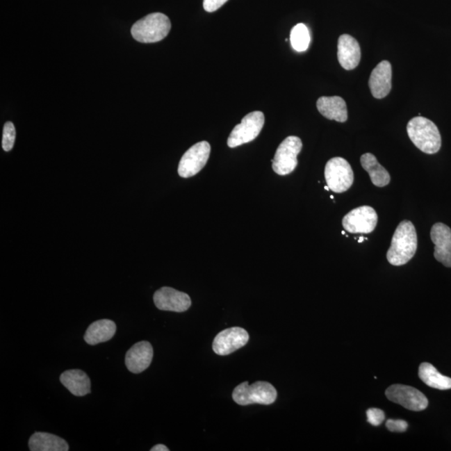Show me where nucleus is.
Here are the masks:
<instances>
[{"mask_svg":"<svg viewBox=\"0 0 451 451\" xmlns=\"http://www.w3.org/2000/svg\"><path fill=\"white\" fill-rule=\"evenodd\" d=\"M117 332V325L110 320H101L92 322L85 334V341L90 345L110 341Z\"/></svg>","mask_w":451,"mask_h":451,"instance_id":"6ab92c4d","label":"nucleus"},{"mask_svg":"<svg viewBox=\"0 0 451 451\" xmlns=\"http://www.w3.org/2000/svg\"><path fill=\"white\" fill-rule=\"evenodd\" d=\"M62 384L74 396H85L92 392V383L89 376L81 370H69L62 373Z\"/></svg>","mask_w":451,"mask_h":451,"instance_id":"f3484780","label":"nucleus"},{"mask_svg":"<svg viewBox=\"0 0 451 451\" xmlns=\"http://www.w3.org/2000/svg\"><path fill=\"white\" fill-rule=\"evenodd\" d=\"M325 189L327 190V191H329L330 190L328 186H326V187H325Z\"/></svg>","mask_w":451,"mask_h":451,"instance_id":"c85d7f7f","label":"nucleus"},{"mask_svg":"<svg viewBox=\"0 0 451 451\" xmlns=\"http://www.w3.org/2000/svg\"><path fill=\"white\" fill-rule=\"evenodd\" d=\"M15 128L12 122H6L3 126L2 147L6 151H10L14 147L15 142Z\"/></svg>","mask_w":451,"mask_h":451,"instance_id":"b1692460","label":"nucleus"},{"mask_svg":"<svg viewBox=\"0 0 451 451\" xmlns=\"http://www.w3.org/2000/svg\"><path fill=\"white\" fill-rule=\"evenodd\" d=\"M419 377L428 386L437 390L446 391L451 388V379L442 375L429 363H421L419 368Z\"/></svg>","mask_w":451,"mask_h":451,"instance_id":"4be33fe9","label":"nucleus"},{"mask_svg":"<svg viewBox=\"0 0 451 451\" xmlns=\"http://www.w3.org/2000/svg\"><path fill=\"white\" fill-rule=\"evenodd\" d=\"M278 396L276 388L271 384L258 382L249 386L243 382L235 388L233 399L239 405L260 404L269 405L274 404Z\"/></svg>","mask_w":451,"mask_h":451,"instance_id":"20e7f679","label":"nucleus"},{"mask_svg":"<svg viewBox=\"0 0 451 451\" xmlns=\"http://www.w3.org/2000/svg\"><path fill=\"white\" fill-rule=\"evenodd\" d=\"M229 1V0H204V8L206 12L212 13L219 9Z\"/></svg>","mask_w":451,"mask_h":451,"instance_id":"bb28decb","label":"nucleus"},{"mask_svg":"<svg viewBox=\"0 0 451 451\" xmlns=\"http://www.w3.org/2000/svg\"><path fill=\"white\" fill-rule=\"evenodd\" d=\"M171 28L172 24L167 15L153 13L136 22L131 28V35L140 43H156L164 40Z\"/></svg>","mask_w":451,"mask_h":451,"instance_id":"7ed1b4c3","label":"nucleus"},{"mask_svg":"<svg viewBox=\"0 0 451 451\" xmlns=\"http://www.w3.org/2000/svg\"><path fill=\"white\" fill-rule=\"evenodd\" d=\"M303 148V143L297 136H288L277 149L272 160V169L280 176L292 173L297 165V156Z\"/></svg>","mask_w":451,"mask_h":451,"instance_id":"423d86ee","label":"nucleus"},{"mask_svg":"<svg viewBox=\"0 0 451 451\" xmlns=\"http://www.w3.org/2000/svg\"><path fill=\"white\" fill-rule=\"evenodd\" d=\"M310 34L304 24H297L293 27L290 34L292 47L297 52L307 51L310 44Z\"/></svg>","mask_w":451,"mask_h":451,"instance_id":"5701e85b","label":"nucleus"},{"mask_svg":"<svg viewBox=\"0 0 451 451\" xmlns=\"http://www.w3.org/2000/svg\"><path fill=\"white\" fill-rule=\"evenodd\" d=\"M418 238L415 226L411 221L401 222L393 236L387 252L388 262L393 266H402L416 255Z\"/></svg>","mask_w":451,"mask_h":451,"instance_id":"f257e3e1","label":"nucleus"},{"mask_svg":"<svg viewBox=\"0 0 451 451\" xmlns=\"http://www.w3.org/2000/svg\"><path fill=\"white\" fill-rule=\"evenodd\" d=\"M211 146L208 142H198L181 157L178 174L181 177L189 178L197 175L204 168L209 159Z\"/></svg>","mask_w":451,"mask_h":451,"instance_id":"1a4fd4ad","label":"nucleus"},{"mask_svg":"<svg viewBox=\"0 0 451 451\" xmlns=\"http://www.w3.org/2000/svg\"><path fill=\"white\" fill-rule=\"evenodd\" d=\"M386 426L390 432L398 433L407 432L408 428L407 422L402 420H388Z\"/></svg>","mask_w":451,"mask_h":451,"instance_id":"a878e982","label":"nucleus"},{"mask_svg":"<svg viewBox=\"0 0 451 451\" xmlns=\"http://www.w3.org/2000/svg\"><path fill=\"white\" fill-rule=\"evenodd\" d=\"M265 117L261 111H254L244 117L241 123L231 131L227 146L231 148L242 146L258 138L264 126Z\"/></svg>","mask_w":451,"mask_h":451,"instance_id":"0eeeda50","label":"nucleus"},{"mask_svg":"<svg viewBox=\"0 0 451 451\" xmlns=\"http://www.w3.org/2000/svg\"><path fill=\"white\" fill-rule=\"evenodd\" d=\"M31 451H68V443L56 434L35 432L28 441Z\"/></svg>","mask_w":451,"mask_h":451,"instance_id":"aec40b11","label":"nucleus"},{"mask_svg":"<svg viewBox=\"0 0 451 451\" xmlns=\"http://www.w3.org/2000/svg\"><path fill=\"white\" fill-rule=\"evenodd\" d=\"M409 139L422 152L436 154L441 150V136L436 124L425 117H413L407 125Z\"/></svg>","mask_w":451,"mask_h":451,"instance_id":"f03ea898","label":"nucleus"},{"mask_svg":"<svg viewBox=\"0 0 451 451\" xmlns=\"http://www.w3.org/2000/svg\"><path fill=\"white\" fill-rule=\"evenodd\" d=\"M430 238L434 244V259L445 267L451 268V229L450 227L444 223H436L430 231Z\"/></svg>","mask_w":451,"mask_h":451,"instance_id":"ddd939ff","label":"nucleus"},{"mask_svg":"<svg viewBox=\"0 0 451 451\" xmlns=\"http://www.w3.org/2000/svg\"><path fill=\"white\" fill-rule=\"evenodd\" d=\"M317 108L327 119L341 123L347 122V106L342 97H322L317 101Z\"/></svg>","mask_w":451,"mask_h":451,"instance_id":"a211bd4d","label":"nucleus"},{"mask_svg":"<svg viewBox=\"0 0 451 451\" xmlns=\"http://www.w3.org/2000/svg\"><path fill=\"white\" fill-rule=\"evenodd\" d=\"M325 176L327 186L334 192H345L354 184L353 169L342 157H334L327 163Z\"/></svg>","mask_w":451,"mask_h":451,"instance_id":"39448f33","label":"nucleus"},{"mask_svg":"<svg viewBox=\"0 0 451 451\" xmlns=\"http://www.w3.org/2000/svg\"><path fill=\"white\" fill-rule=\"evenodd\" d=\"M338 60L342 67L347 70L354 69L361 60V49L354 37L343 35L338 38Z\"/></svg>","mask_w":451,"mask_h":451,"instance_id":"dca6fc26","label":"nucleus"},{"mask_svg":"<svg viewBox=\"0 0 451 451\" xmlns=\"http://www.w3.org/2000/svg\"><path fill=\"white\" fill-rule=\"evenodd\" d=\"M392 67L390 62H380L370 74L369 86L376 99H383L390 94L392 88Z\"/></svg>","mask_w":451,"mask_h":451,"instance_id":"2eb2a0df","label":"nucleus"},{"mask_svg":"<svg viewBox=\"0 0 451 451\" xmlns=\"http://www.w3.org/2000/svg\"><path fill=\"white\" fill-rule=\"evenodd\" d=\"M169 449L167 446L164 445H156L154 447H152L151 451H168Z\"/></svg>","mask_w":451,"mask_h":451,"instance_id":"cd10ccee","label":"nucleus"},{"mask_svg":"<svg viewBox=\"0 0 451 451\" xmlns=\"http://www.w3.org/2000/svg\"><path fill=\"white\" fill-rule=\"evenodd\" d=\"M378 223V215L370 206H362L352 210L343 218V229L347 233L369 234L374 231Z\"/></svg>","mask_w":451,"mask_h":451,"instance_id":"6e6552de","label":"nucleus"},{"mask_svg":"<svg viewBox=\"0 0 451 451\" xmlns=\"http://www.w3.org/2000/svg\"><path fill=\"white\" fill-rule=\"evenodd\" d=\"M156 307L163 311L183 313L192 305L191 297L187 293L172 288L163 287L153 296Z\"/></svg>","mask_w":451,"mask_h":451,"instance_id":"f8f14e48","label":"nucleus"},{"mask_svg":"<svg viewBox=\"0 0 451 451\" xmlns=\"http://www.w3.org/2000/svg\"><path fill=\"white\" fill-rule=\"evenodd\" d=\"M367 419L372 425L379 426L383 423L386 416L382 409L372 408L367 411Z\"/></svg>","mask_w":451,"mask_h":451,"instance_id":"393cba45","label":"nucleus"},{"mask_svg":"<svg viewBox=\"0 0 451 451\" xmlns=\"http://www.w3.org/2000/svg\"><path fill=\"white\" fill-rule=\"evenodd\" d=\"M386 395L392 402L409 411H422L428 407L429 401L423 393L411 386L394 384L387 388Z\"/></svg>","mask_w":451,"mask_h":451,"instance_id":"9d476101","label":"nucleus"},{"mask_svg":"<svg viewBox=\"0 0 451 451\" xmlns=\"http://www.w3.org/2000/svg\"><path fill=\"white\" fill-rule=\"evenodd\" d=\"M153 347L148 341H140L132 346L126 354L125 363L128 370L133 374L142 373L151 366Z\"/></svg>","mask_w":451,"mask_h":451,"instance_id":"4468645a","label":"nucleus"},{"mask_svg":"<svg viewBox=\"0 0 451 451\" xmlns=\"http://www.w3.org/2000/svg\"><path fill=\"white\" fill-rule=\"evenodd\" d=\"M249 341L247 330L233 327L219 333L214 338L213 349L218 355H229L245 346Z\"/></svg>","mask_w":451,"mask_h":451,"instance_id":"9b49d317","label":"nucleus"},{"mask_svg":"<svg viewBox=\"0 0 451 451\" xmlns=\"http://www.w3.org/2000/svg\"><path fill=\"white\" fill-rule=\"evenodd\" d=\"M362 167L369 173L372 183L375 187L384 188L391 183V175L383 165L379 163L377 158L371 153L363 154L360 158Z\"/></svg>","mask_w":451,"mask_h":451,"instance_id":"412c9836","label":"nucleus"},{"mask_svg":"<svg viewBox=\"0 0 451 451\" xmlns=\"http://www.w3.org/2000/svg\"><path fill=\"white\" fill-rule=\"evenodd\" d=\"M363 241V237H362V238H360L359 242V243H362Z\"/></svg>","mask_w":451,"mask_h":451,"instance_id":"c756f323","label":"nucleus"}]
</instances>
